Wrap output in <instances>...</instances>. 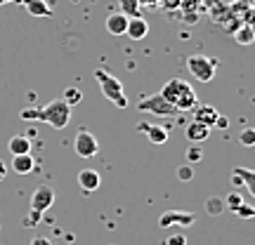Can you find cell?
<instances>
[{
    "label": "cell",
    "mask_w": 255,
    "mask_h": 245,
    "mask_svg": "<svg viewBox=\"0 0 255 245\" xmlns=\"http://www.w3.org/2000/svg\"><path fill=\"white\" fill-rule=\"evenodd\" d=\"M7 2H17V0H7Z\"/></svg>",
    "instance_id": "33"
},
{
    "label": "cell",
    "mask_w": 255,
    "mask_h": 245,
    "mask_svg": "<svg viewBox=\"0 0 255 245\" xmlns=\"http://www.w3.org/2000/svg\"><path fill=\"white\" fill-rule=\"evenodd\" d=\"M215 125H220V127H222V130H225V127L229 125V120L225 118V116H218V120H215Z\"/></svg>",
    "instance_id": "30"
},
{
    "label": "cell",
    "mask_w": 255,
    "mask_h": 245,
    "mask_svg": "<svg viewBox=\"0 0 255 245\" xmlns=\"http://www.w3.org/2000/svg\"><path fill=\"white\" fill-rule=\"evenodd\" d=\"M222 200H225V210H232V212L244 203V198H241V193H239V191H232L227 198H222Z\"/></svg>",
    "instance_id": "23"
},
{
    "label": "cell",
    "mask_w": 255,
    "mask_h": 245,
    "mask_svg": "<svg viewBox=\"0 0 255 245\" xmlns=\"http://www.w3.org/2000/svg\"><path fill=\"white\" fill-rule=\"evenodd\" d=\"M81 99H83V92L78 90V87H66V90L62 92V101L64 104H69V106L81 104Z\"/></svg>",
    "instance_id": "21"
},
{
    "label": "cell",
    "mask_w": 255,
    "mask_h": 245,
    "mask_svg": "<svg viewBox=\"0 0 255 245\" xmlns=\"http://www.w3.org/2000/svg\"><path fill=\"white\" fill-rule=\"evenodd\" d=\"M95 81L100 82V90L107 99L114 101L119 109H126L128 97H126V92H123V82H121L114 73L104 71V69H97V71H95Z\"/></svg>",
    "instance_id": "4"
},
{
    "label": "cell",
    "mask_w": 255,
    "mask_h": 245,
    "mask_svg": "<svg viewBox=\"0 0 255 245\" xmlns=\"http://www.w3.org/2000/svg\"><path fill=\"white\" fill-rule=\"evenodd\" d=\"M184 135H187L189 142H206L210 137V127L201 125V123H189L187 130H184Z\"/></svg>",
    "instance_id": "18"
},
{
    "label": "cell",
    "mask_w": 255,
    "mask_h": 245,
    "mask_svg": "<svg viewBox=\"0 0 255 245\" xmlns=\"http://www.w3.org/2000/svg\"><path fill=\"white\" fill-rule=\"evenodd\" d=\"M137 132H144L151 144H165L168 142V130L163 125H151V123H139Z\"/></svg>",
    "instance_id": "11"
},
{
    "label": "cell",
    "mask_w": 255,
    "mask_h": 245,
    "mask_svg": "<svg viewBox=\"0 0 255 245\" xmlns=\"http://www.w3.org/2000/svg\"><path fill=\"white\" fill-rule=\"evenodd\" d=\"M161 97H163L168 104H173L177 111H191L199 104L194 87H191L187 81H182V78H173V81L165 82L163 90H161Z\"/></svg>",
    "instance_id": "2"
},
{
    "label": "cell",
    "mask_w": 255,
    "mask_h": 245,
    "mask_svg": "<svg viewBox=\"0 0 255 245\" xmlns=\"http://www.w3.org/2000/svg\"><path fill=\"white\" fill-rule=\"evenodd\" d=\"M206 208H208V215H220V212H225V200L222 198H208L206 200Z\"/></svg>",
    "instance_id": "22"
},
{
    "label": "cell",
    "mask_w": 255,
    "mask_h": 245,
    "mask_svg": "<svg viewBox=\"0 0 255 245\" xmlns=\"http://www.w3.org/2000/svg\"><path fill=\"white\" fill-rule=\"evenodd\" d=\"M146 33H149V24H146L144 17H132V19H128L126 36L130 38V40H142V38H146Z\"/></svg>",
    "instance_id": "13"
},
{
    "label": "cell",
    "mask_w": 255,
    "mask_h": 245,
    "mask_svg": "<svg viewBox=\"0 0 255 245\" xmlns=\"http://www.w3.org/2000/svg\"><path fill=\"white\" fill-rule=\"evenodd\" d=\"M73 149H76V154L81 156V158H95V156H97V151H100V144H97V139H95V135H92V132L81 130V132L76 135Z\"/></svg>",
    "instance_id": "8"
},
{
    "label": "cell",
    "mask_w": 255,
    "mask_h": 245,
    "mask_svg": "<svg viewBox=\"0 0 255 245\" xmlns=\"http://www.w3.org/2000/svg\"><path fill=\"white\" fill-rule=\"evenodd\" d=\"M128 28V17L126 14H121V12H114L107 17V31H109L111 36H123Z\"/></svg>",
    "instance_id": "16"
},
{
    "label": "cell",
    "mask_w": 255,
    "mask_h": 245,
    "mask_svg": "<svg viewBox=\"0 0 255 245\" xmlns=\"http://www.w3.org/2000/svg\"><path fill=\"white\" fill-rule=\"evenodd\" d=\"M201 158H203V151H201L199 146H189V149H187V161H189V163H199Z\"/></svg>",
    "instance_id": "27"
},
{
    "label": "cell",
    "mask_w": 255,
    "mask_h": 245,
    "mask_svg": "<svg viewBox=\"0 0 255 245\" xmlns=\"http://www.w3.org/2000/svg\"><path fill=\"white\" fill-rule=\"evenodd\" d=\"M232 184H234V186H244L251 196H255V172L253 170H248V167H234Z\"/></svg>",
    "instance_id": "9"
},
{
    "label": "cell",
    "mask_w": 255,
    "mask_h": 245,
    "mask_svg": "<svg viewBox=\"0 0 255 245\" xmlns=\"http://www.w3.org/2000/svg\"><path fill=\"white\" fill-rule=\"evenodd\" d=\"M121 14H126L128 19L142 17V0H119Z\"/></svg>",
    "instance_id": "19"
},
{
    "label": "cell",
    "mask_w": 255,
    "mask_h": 245,
    "mask_svg": "<svg viewBox=\"0 0 255 245\" xmlns=\"http://www.w3.org/2000/svg\"><path fill=\"white\" fill-rule=\"evenodd\" d=\"M31 245H55V243H52L50 238H40V236H38V238H33V241H31Z\"/></svg>",
    "instance_id": "29"
},
{
    "label": "cell",
    "mask_w": 255,
    "mask_h": 245,
    "mask_svg": "<svg viewBox=\"0 0 255 245\" xmlns=\"http://www.w3.org/2000/svg\"><path fill=\"white\" fill-rule=\"evenodd\" d=\"M52 205H55V189L47 186V184L36 186L33 196H31V208H28L31 210V212H28V219H26L28 227H38L40 219H43V215H45Z\"/></svg>",
    "instance_id": "3"
},
{
    "label": "cell",
    "mask_w": 255,
    "mask_h": 245,
    "mask_svg": "<svg viewBox=\"0 0 255 245\" xmlns=\"http://www.w3.org/2000/svg\"><path fill=\"white\" fill-rule=\"evenodd\" d=\"M177 5H180V0H165V7H168V9L177 7Z\"/></svg>",
    "instance_id": "32"
},
{
    "label": "cell",
    "mask_w": 255,
    "mask_h": 245,
    "mask_svg": "<svg viewBox=\"0 0 255 245\" xmlns=\"http://www.w3.org/2000/svg\"><path fill=\"white\" fill-rule=\"evenodd\" d=\"M5 177H7V165H5L2 161H0V182H2Z\"/></svg>",
    "instance_id": "31"
},
{
    "label": "cell",
    "mask_w": 255,
    "mask_h": 245,
    "mask_svg": "<svg viewBox=\"0 0 255 245\" xmlns=\"http://www.w3.org/2000/svg\"><path fill=\"white\" fill-rule=\"evenodd\" d=\"M137 109L144 111V113H151V116H163V118H177V116H180V111L175 109L173 104H168V101L161 97V92L139 99Z\"/></svg>",
    "instance_id": "6"
},
{
    "label": "cell",
    "mask_w": 255,
    "mask_h": 245,
    "mask_svg": "<svg viewBox=\"0 0 255 245\" xmlns=\"http://www.w3.org/2000/svg\"><path fill=\"white\" fill-rule=\"evenodd\" d=\"M194 123H201V125L206 127H213L215 125V120H218V109L215 106H210V104H196L194 106Z\"/></svg>",
    "instance_id": "10"
},
{
    "label": "cell",
    "mask_w": 255,
    "mask_h": 245,
    "mask_svg": "<svg viewBox=\"0 0 255 245\" xmlns=\"http://www.w3.org/2000/svg\"><path fill=\"white\" fill-rule=\"evenodd\" d=\"M165 245H187V238H184L182 234H175V236H168Z\"/></svg>",
    "instance_id": "28"
},
{
    "label": "cell",
    "mask_w": 255,
    "mask_h": 245,
    "mask_svg": "<svg viewBox=\"0 0 255 245\" xmlns=\"http://www.w3.org/2000/svg\"><path fill=\"white\" fill-rule=\"evenodd\" d=\"M187 69L199 82H210L218 69V62L208 55H189L187 57Z\"/></svg>",
    "instance_id": "5"
},
{
    "label": "cell",
    "mask_w": 255,
    "mask_h": 245,
    "mask_svg": "<svg viewBox=\"0 0 255 245\" xmlns=\"http://www.w3.org/2000/svg\"><path fill=\"white\" fill-rule=\"evenodd\" d=\"M234 40H237L239 45H253L255 40V31L251 24H244V26L237 28V33H234Z\"/></svg>",
    "instance_id": "20"
},
{
    "label": "cell",
    "mask_w": 255,
    "mask_h": 245,
    "mask_svg": "<svg viewBox=\"0 0 255 245\" xmlns=\"http://www.w3.org/2000/svg\"><path fill=\"white\" fill-rule=\"evenodd\" d=\"M19 118L24 120H40V123H47L55 130H64V127L71 123V106L64 104L62 99L50 101L43 109H24L19 113Z\"/></svg>",
    "instance_id": "1"
},
{
    "label": "cell",
    "mask_w": 255,
    "mask_h": 245,
    "mask_svg": "<svg viewBox=\"0 0 255 245\" xmlns=\"http://www.w3.org/2000/svg\"><path fill=\"white\" fill-rule=\"evenodd\" d=\"M239 142L244 146H255V130L253 127H246V130H241V135H239Z\"/></svg>",
    "instance_id": "25"
},
{
    "label": "cell",
    "mask_w": 255,
    "mask_h": 245,
    "mask_svg": "<svg viewBox=\"0 0 255 245\" xmlns=\"http://www.w3.org/2000/svg\"><path fill=\"white\" fill-rule=\"evenodd\" d=\"M7 149L12 151V156L31 154V137H28V135H14V137H9Z\"/></svg>",
    "instance_id": "15"
},
{
    "label": "cell",
    "mask_w": 255,
    "mask_h": 245,
    "mask_svg": "<svg viewBox=\"0 0 255 245\" xmlns=\"http://www.w3.org/2000/svg\"><path fill=\"white\" fill-rule=\"evenodd\" d=\"M177 177H180L182 182H191V179H194V170H191V165H180V167H177Z\"/></svg>",
    "instance_id": "26"
},
{
    "label": "cell",
    "mask_w": 255,
    "mask_h": 245,
    "mask_svg": "<svg viewBox=\"0 0 255 245\" xmlns=\"http://www.w3.org/2000/svg\"><path fill=\"white\" fill-rule=\"evenodd\" d=\"M196 222V217L191 215V212H182V210H168L163 212L161 217H158V227L161 229H173V227H191Z\"/></svg>",
    "instance_id": "7"
},
{
    "label": "cell",
    "mask_w": 255,
    "mask_h": 245,
    "mask_svg": "<svg viewBox=\"0 0 255 245\" xmlns=\"http://www.w3.org/2000/svg\"><path fill=\"white\" fill-rule=\"evenodd\" d=\"M33 167H36V161H33V156H31V154L12 156V170H14L17 174H28V172H33Z\"/></svg>",
    "instance_id": "17"
},
{
    "label": "cell",
    "mask_w": 255,
    "mask_h": 245,
    "mask_svg": "<svg viewBox=\"0 0 255 245\" xmlns=\"http://www.w3.org/2000/svg\"><path fill=\"white\" fill-rule=\"evenodd\" d=\"M100 182H102L100 172H97V170H92V167H85V170L78 172V186H81L83 191H88V193H92V191L100 189Z\"/></svg>",
    "instance_id": "12"
},
{
    "label": "cell",
    "mask_w": 255,
    "mask_h": 245,
    "mask_svg": "<svg viewBox=\"0 0 255 245\" xmlns=\"http://www.w3.org/2000/svg\"><path fill=\"white\" fill-rule=\"evenodd\" d=\"M19 5H24L31 17H52V7L47 5V0H17Z\"/></svg>",
    "instance_id": "14"
},
{
    "label": "cell",
    "mask_w": 255,
    "mask_h": 245,
    "mask_svg": "<svg viewBox=\"0 0 255 245\" xmlns=\"http://www.w3.org/2000/svg\"><path fill=\"white\" fill-rule=\"evenodd\" d=\"M234 215L241 217V219H251V217H255V208L251 205V203H241V205L234 210Z\"/></svg>",
    "instance_id": "24"
}]
</instances>
